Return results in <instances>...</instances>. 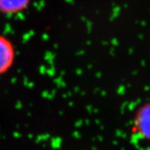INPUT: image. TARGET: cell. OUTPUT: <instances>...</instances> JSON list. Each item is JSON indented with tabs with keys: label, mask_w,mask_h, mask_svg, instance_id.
Masks as SVG:
<instances>
[{
	"label": "cell",
	"mask_w": 150,
	"mask_h": 150,
	"mask_svg": "<svg viewBox=\"0 0 150 150\" xmlns=\"http://www.w3.org/2000/svg\"><path fill=\"white\" fill-rule=\"evenodd\" d=\"M132 127L133 133L150 141V101L143 104L136 110Z\"/></svg>",
	"instance_id": "6da1fadb"
},
{
	"label": "cell",
	"mask_w": 150,
	"mask_h": 150,
	"mask_svg": "<svg viewBox=\"0 0 150 150\" xmlns=\"http://www.w3.org/2000/svg\"><path fill=\"white\" fill-rule=\"evenodd\" d=\"M16 50L14 43L4 34H0V76L10 71L15 64Z\"/></svg>",
	"instance_id": "7a4b0ae2"
},
{
	"label": "cell",
	"mask_w": 150,
	"mask_h": 150,
	"mask_svg": "<svg viewBox=\"0 0 150 150\" xmlns=\"http://www.w3.org/2000/svg\"><path fill=\"white\" fill-rule=\"evenodd\" d=\"M30 0H0V13L12 15L21 13L30 5Z\"/></svg>",
	"instance_id": "3957f363"
}]
</instances>
